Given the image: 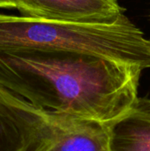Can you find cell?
<instances>
[{"instance_id": "cell-1", "label": "cell", "mask_w": 150, "mask_h": 151, "mask_svg": "<svg viewBox=\"0 0 150 151\" xmlns=\"http://www.w3.org/2000/svg\"><path fill=\"white\" fill-rule=\"evenodd\" d=\"M142 71L75 51L26 49L0 52V87L37 107L106 124L136 100Z\"/></svg>"}, {"instance_id": "cell-2", "label": "cell", "mask_w": 150, "mask_h": 151, "mask_svg": "<svg viewBox=\"0 0 150 151\" xmlns=\"http://www.w3.org/2000/svg\"><path fill=\"white\" fill-rule=\"evenodd\" d=\"M69 125V114L37 107L0 87V151L54 150Z\"/></svg>"}, {"instance_id": "cell-3", "label": "cell", "mask_w": 150, "mask_h": 151, "mask_svg": "<svg viewBox=\"0 0 150 151\" xmlns=\"http://www.w3.org/2000/svg\"><path fill=\"white\" fill-rule=\"evenodd\" d=\"M22 15L58 22L112 24L123 15L116 0H17Z\"/></svg>"}, {"instance_id": "cell-4", "label": "cell", "mask_w": 150, "mask_h": 151, "mask_svg": "<svg viewBox=\"0 0 150 151\" xmlns=\"http://www.w3.org/2000/svg\"><path fill=\"white\" fill-rule=\"evenodd\" d=\"M107 127L108 151H150V99L137 97Z\"/></svg>"}, {"instance_id": "cell-5", "label": "cell", "mask_w": 150, "mask_h": 151, "mask_svg": "<svg viewBox=\"0 0 150 151\" xmlns=\"http://www.w3.org/2000/svg\"><path fill=\"white\" fill-rule=\"evenodd\" d=\"M17 0H0V9H16Z\"/></svg>"}]
</instances>
